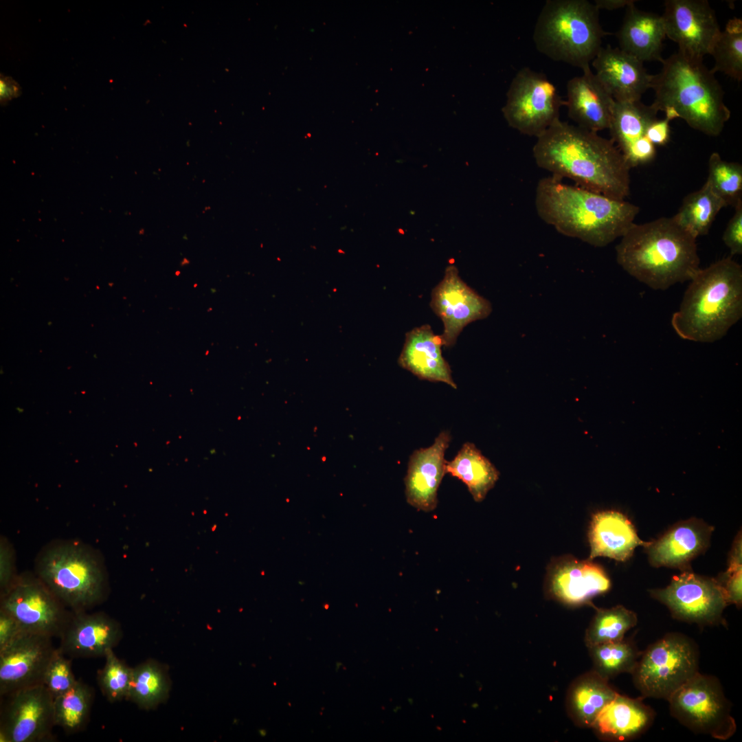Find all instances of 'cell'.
Masks as SVG:
<instances>
[{
  "instance_id": "277c9868",
  "label": "cell",
  "mask_w": 742,
  "mask_h": 742,
  "mask_svg": "<svg viewBox=\"0 0 742 742\" xmlns=\"http://www.w3.org/2000/svg\"><path fill=\"white\" fill-rule=\"evenodd\" d=\"M661 63L662 69L652 80L655 100L651 105L664 111L669 121L682 118L706 135H719L730 117V111L724 103L723 91L715 74L703 60L679 51Z\"/></svg>"
},
{
  "instance_id": "83f0119b",
  "label": "cell",
  "mask_w": 742,
  "mask_h": 742,
  "mask_svg": "<svg viewBox=\"0 0 742 742\" xmlns=\"http://www.w3.org/2000/svg\"><path fill=\"white\" fill-rule=\"evenodd\" d=\"M617 694L607 679L592 670L572 686L567 696L568 711L578 726L591 728L599 712Z\"/></svg>"
},
{
  "instance_id": "2e32d148",
  "label": "cell",
  "mask_w": 742,
  "mask_h": 742,
  "mask_svg": "<svg viewBox=\"0 0 742 742\" xmlns=\"http://www.w3.org/2000/svg\"><path fill=\"white\" fill-rule=\"evenodd\" d=\"M52 638L21 631L0 649V695L43 684L47 666L56 650Z\"/></svg>"
},
{
  "instance_id": "4fadbf2b",
  "label": "cell",
  "mask_w": 742,
  "mask_h": 742,
  "mask_svg": "<svg viewBox=\"0 0 742 742\" xmlns=\"http://www.w3.org/2000/svg\"><path fill=\"white\" fill-rule=\"evenodd\" d=\"M1 710V742H43L52 739L54 699L44 684L8 697Z\"/></svg>"
},
{
  "instance_id": "b9f144b4",
  "label": "cell",
  "mask_w": 742,
  "mask_h": 742,
  "mask_svg": "<svg viewBox=\"0 0 742 742\" xmlns=\"http://www.w3.org/2000/svg\"><path fill=\"white\" fill-rule=\"evenodd\" d=\"M23 631L15 619L0 609V649L5 647Z\"/></svg>"
},
{
  "instance_id": "d6986e66",
  "label": "cell",
  "mask_w": 742,
  "mask_h": 742,
  "mask_svg": "<svg viewBox=\"0 0 742 742\" xmlns=\"http://www.w3.org/2000/svg\"><path fill=\"white\" fill-rule=\"evenodd\" d=\"M550 594L569 605H581L607 592L610 581L598 565L589 560L562 556L550 564L547 576Z\"/></svg>"
},
{
  "instance_id": "6da1fadb",
  "label": "cell",
  "mask_w": 742,
  "mask_h": 742,
  "mask_svg": "<svg viewBox=\"0 0 742 742\" xmlns=\"http://www.w3.org/2000/svg\"><path fill=\"white\" fill-rule=\"evenodd\" d=\"M532 155L538 167L562 180L625 200L630 193V169L611 140L560 119L537 137Z\"/></svg>"
},
{
  "instance_id": "f6af8a7d",
  "label": "cell",
  "mask_w": 742,
  "mask_h": 742,
  "mask_svg": "<svg viewBox=\"0 0 742 742\" xmlns=\"http://www.w3.org/2000/svg\"><path fill=\"white\" fill-rule=\"evenodd\" d=\"M741 534L737 535L729 554L728 567L727 570H735L742 567L741 563Z\"/></svg>"
},
{
  "instance_id": "ab89813d",
  "label": "cell",
  "mask_w": 742,
  "mask_h": 742,
  "mask_svg": "<svg viewBox=\"0 0 742 742\" xmlns=\"http://www.w3.org/2000/svg\"><path fill=\"white\" fill-rule=\"evenodd\" d=\"M722 586L728 604H734L741 607L742 603V567L735 570H727L720 578H717Z\"/></svg>"
},
{
  "instance_id": "cb8c5ba5",
  "label": "cell",
  "mask_w": 742,
  "mask_h": 742,
  "mask_svg": "<svg viewBox=\"0 0 742 742\" xmlns=\"http://www.w3.org/2000/svg\"><path fill=\"white\" fill-rule=\"evenodd\" d=\"M442 343L429 324L416 327L405 335L398 363L420 379L442 382L453 389V381L448 362L442 354Z\"/></svg>"
},
{
  "instance_id": "3957f363",
  "label": "cell",
  "mask_w": 742,
  "mask_h": 742,
  "mask_svg": "<svg viewBox=\"0 0 742 742\" xmlns=\"http://www.w3.org/2000/svg\"><path fill=\"white\" fill-rule=\"evenodd\" d=\"M696 239L673 217L633 223L616 247L617 262L638 281L664 291L699 270Z\"/></svg>"
},
{
  "instance_id": "52a82bcc",
  "label": "cell",
  "mask_w": 742,
  "mask_h": 742,
  "mask_svg": "<svg viewBox=\"0 0 742 742\" xmlns=\"http://www.w3.org/2000/svg\"><path fill=\"white\" fill-rule=\"evenodd\" d=\"M41 581L76 612L100 603L105 592L100 563L88 549L75 543L53 546L38 562Z\"/></svg>"
},
{
  "instance_id": "ac0fdd59",
  "label": "cell",
  "mask_w": 742,
  "mask_h": 742,
  "mask_svg": "<svg viewBox=\"0 0 742 742\" xmlns=\"http://www.w3.org/2000/svg\"><path fill=\"white\" fill-rule=\"evenodd\" d=\"M450 433L444 430L428 447L414 451L409 458L405 478L407 502L430 512L437 506V493L446 473L445 455L449 446Z\"/></svg>"
},
{
  "instance_id": "8d00e7d4",
  "label": "cell",
  "mask_w": 742,
  "mask_h": 742,
  "mask_svg": "<svg viewBox=\"0 0 742 742\" xmlns=\"http://www.w3.org/2000/svg\"><path fill=\"white\" fill-rule=\"evenodd\" d=\"M105 664L98 671L97 679L103 695L111 703L127 699L132 679L133 668L128 666L109 650L104 656Z\"/></svg>"
},
{
  "instance_id": "bcb514c9",
  "label": "cell",
  "mask_w": 742,
  "mask_h": 742,
  "mask_svg": "<svg viewBox=\"0 0 742 742\" xmlns=\"http://www.w3.org/2000/svg\"><path fill=\"white\" fill-rule=\"evenodd\" d=\"M634 1L633 0H596L594 5L598 10L600 9L613 10L626 8Z\"/></svg>"
},
{
  "instance_id": "d4e9b609",
  "label": "cell",
  "mask_w": 742,
  "mask_h": 742,
  "mask_svg": "<svg viewBox=\"0 0 742 742\" xmlns=\"http://www.w3.org/2000/svg\"><path fill=\"white\" fill-rule=\"evenodd\" d=\"M655 713L642 699L618 693L599 712L591 728L600 738L627 741L644 734L652 725Z\"/></svg>"
},
{
  "instance_id": "5b68a950",
  "label": "cell",
  "mask_w": 742,
  "mask_h": 742,
  "mask_svg": "<svg viewBox=\"0 0 742 742\" xmlns=\"http://www.w3.org/2000/svg\"><path fill=\"white\" fill-rule=\"evenodd\" d=\"M742 317V267L732 257L699 269L690 280L671 324L682 339L710 343Z\"/></svg>"
},
{
  "instance_id": "ba28073f",
  "label": "cell",
  "mask_w": 742,
  "mask_h": 742,
  "mask_svg": "<svg viewBox=\"0 0 742 742\" xmlns=\"http://www.w3.org/2000/svg\"><path fill=\"white\" fill-rule=\"evenodd\" d=\"M699 651L688 636L668 633L642 651L631 673L643 697L668 700L699 671Z\"/></svg>"
},
{
  "instance_id": "1f68e13d",
  "label": "cell",
  "mask_w": 742,
  "mask_h": 742,
  "mask_svg": "<svg viewBox=\"0 0 742 742\" xmlns=\"http://www.w3.org/2000/svg\"><path fill=\"white\" fill-rule=\"evenodd\" d=\"M93 701L91 687L77 680L68 691L54 699L55 726L69 734L81 731L89 719Z\"/></svg>"
},
{
  "instance_id": "f1b7e54d",
  "label": "cell",
  "mask_w": 742,
  "mask_h": 742,
  "mask_svg": "<svg viewBox=\"0 0 742 742\" xmlns=\"http://www.w3.org/2000/svg\"><path fill=\"white\" fill-rule=\"evenodd\" d=\"M446 473L463 482L475 502H482L495 486L499 473L473 443L466 442L454 458L447 462Z\"/></svg>"
},
{
  "instance_id": "44dd1931",
  "label": "cell",
  "mask_w": 742,
  "mask_h": 742,
  "mask_svg": "<svg viewBox=\"0 0 742 742\" xmlns=\"http://www.w3.org/2000/svg\"><path fill=\"white\" fill-rule=\"evenodd\" d=\"M713 527L696 518L682 521L644 548L653 567L690 570V562L709 546Z\"/></svg>"
},
{
  "instance_id": "603a6c76",
  "label": "cell",
  "mask_w": 742,
  "mask_h": 742,
  "mask_svg": "<svg viewBox=\"0 0 742 742\" xmlns=\"http://www.w3.org/2000/svg\"><path fill=\"white\" fill-rule=\"evenodd\" d=\"M570 79L566 85L567 115L576 126L598 133L608 129L615 100L592 71Z\"/></svg>"
},
{
  "instance_id": "9a60e30c",
  "label": "cell",
  "mask_w": 742,
  "mask_h": 742,
  "mask_svg": "<svg viewBox=\"0 0 742 742\" xmlns=\"http://www.w3.org/2000/svg\"><path fill=\"white\" fill-rule=\"evenodd\" d=\"M662 17L666 36L677 44L678 51L699 60L710 54L721 31L706 0H666Z\"/></svg>"
},
{
  "instance_id": "d6a6232c",
  "label": "cell",
  "mask_w": 742,
  "mask_h": 742,
  "mask_svg": "<svg viewBox=\"0 0 742 742\" xmlns=\"http://www.w3.org/2000/svg\"><path fill=\"white\" fill-rule=\"evenodd\" d=\"M588 648L593 670L607 680L620 673L631 674L642 653L633 640L625 638Z\"/></svg>"
},
{
  "instance_id": "7a4b0ae2",
  "label": "cell",
  "mask_w": 742,
  "mask_h": 742,
  "mask_svg": "<svg viewBox=\"0 0 742 742\" xmlns=\"http://www.w3.org/2000/svg\"><path fill=\"white\" fill-rule=\"evenodd\" d=\"M535 205L539 218L559 233L594 247L621 238L639 213L638 206L550 176L539 180Z\"/></svg>"
},
{
  "instance_id": "4316f807",
  "label": "cell",
  "mask_w": 742,
  "mask_h": 742,
  "mask_svg": "<svg viewBox=\"0 0 742 742\" xmlns=\"http://www.w3.org/2000/svg\"><path fill=\"white\" fill-rule=\"evenodd\" d=\"M589 559L606 556L620 561L629 559L638 546H646L631 522L622 513L602 511L592 517L589 530Z\"/></svg>"
},
{
  "instance_id": "484cf974",
  "label": "cell",
  "mask_w": 742,
  "mask_h": 742,
  "mask_svg": "<svg viewBox=\"0 0 742 742\" xmlns=\"http://www.w3.org/2000/svg\"><path fill=\"white\" fill-rule=\"evenodd\" d=\"M616 34L619 48L639 60H658L666 37L662 15L639 10L635 1L627 5Z\"/></svg>"
},
{
  "instance_id": "8992f818",
  "label": "cell",
  "mask_w": 742,
  "mask_h": 742,
  "mask_svg": "<svg viewBox=\"0 0 742 742\" xmlns=\"http://www.w3.org/2000/svg\"><path fill=\"white\" fill-rule=\"evenodd\" d=\"M606 34L594 3L547 0L537 17L532 38L540 53L582 69L589 66Z\"/></svg>"
},
{
  "instance_id": "f35d334b",
  "label": "cell",
  "mask_w": 742,
  "mask_h": 742,
  "mask_svg": "<svg viewBox=\"0 0 742 742\" xmlns=\"http://www.w3.org/2000/svg\"><path fill=\"white\" fill-rule=\"evenodd\" d=\"M734 214L723 232L722 240L732 256L742 254V200L734 207Z\"/></svg>"
},
{
  "instance_id": "e575fe53",
  "label": "cell",
  "mask_w": 742,
  "mask_h": 742,
  "mask_svg": "<svg viewBox=\"0 0 742 742\" xmlns=\"http://www.w3.org/2000/svg\"><path fill=\"white\" fill-rule=\"evenodd\" d=\"M715 59L713 74L723 72L740 82L742 80V21L730 19L716 41L710 53Z\"/></svg>"
},
{
  "instance_id": "9c48e42d",
  "label": "cell",
  "mask_w": 742,
  "mask_h": 742,
  "mask_svg": "<svg viewBox=\"0 0 742 742\" xmlns=\"http://www.w3.org/2000/svg\"><path fill=\"white\" fill-rule=\"evenodd\" d=\"M667 701L672 717L695 734L726 741L737 731L732 704L714 675L698 672Z\"/></svg>"
},
{
  "instance_id": "30bf717a",
  "label": "cell",
  "mask_w": 742,
  "mask_h": 742,
  "mask_svg": "<svg viewBox=\"0 0 742 742\" xmlns=\"http://www.w3.org/2000/svg\"><path fill=\"white\" fill-rule=\"evenodd\" d=\"M563 105L565 101L546 75L524 67L510 84L502 113L511 128L537 137L560 119Z\"/></svg>"
},
{
  "instance_id": "7bdbcfd3",
  "label": "cell",
  "mask_w": 742,
  "mask_h": 742,
  "mask_svg": "<svg viewBox=\"0 0 742 742\" xmlns=\"http://www.w3.org/2000/svg\"><path fill=\"white\" fill-rule=\"evenodd\" d=\"M669 122L666 118L656 119L647 128L646 137L654 146H663L669 141Z\"/></svg>"
},
{
  "instance_id": "5bb4252c",
  "label": "cell",
  "mask_w": 742,
  "mask_h": 742,
  "mask_svg": "<svg viewBox=\"0 0 742 742\" xmlns=\"http://www.w3.org/2000/svg\"><path fill=\"white\" fill-rule=\"evenodd\" d=\"M429 305L442 322L440 337L445 347L455 345L466 326L486 318L492 311L490 302L460 278L454 265L445 269L442 280L431 291Z\"/></svg>"
},
{
  "instance_id": "8fae6325",
  "label": "cell",
  "mask_w": 742,
  "mask_h": 742,
  "mask_svg": "<svg viewBox=\"0 0 742 742\" xmlns=\"http://www.w3.org/2000/svg\"><path fill=\"white\" fill-rule=\"evenodd\" d=\"M649 593L675 619L700 626L725 624L723 611L728 604L717 578L684 571L674 576L666 587Z\"/></svg>"
},
{
  "instance_id": "e0dca14e",
  "label": "cell",
  "mask_w": 742,
  "mask_h": 742,
  "mask_svg": "<svg viewBox=\"0 0 742 742\" xmlns=\"http://www.w3.org/2000/svg\"><path fill=\"white\" fill-rule=\"evenodd\" d=\"M657 113L651 104L640 100L615 101L608 130L631 168L650 163L656 155L655 146L647 138L646 131L657 119Z\"/></svg>"
},
{
  "instance_id": "60d3db41",
  "label": "cell",
  "mask_w": 742,
  "mask_h": 742,
  "mask_svg": "<svg viewBox=\"0 0 742 742\" xmlns=\"http://www.w3.org/2000/svg\"><path fill=\"white\" fill-rule=\"evenodd\" d=\"M14 559L8 543L1 539L0 543V586L1 594L14 582Z\"/></svg>"
},
{
  "instance_id": "ffe728a7",
  "label": "cell",
  "mask_w": 742,
  "mask_h": 742,
  "mask_svg": "<svg viewBox=\"0 0 742 742\" xmlns=\"http://www.w3.org/2000/svg\"><path fill=\"white\" fill-rule=\"evenodd\" d=\"M596 78L616 102L640 101L653 75L643 63L619 47H601L592 61Z\"/></svg>"
},
{
  "instance_id": "ee69618b",
  "label": "cell",
  "mask_w": 742,
  "mask_h": 742,
  "mask_svg": "<svg viewBox=\"0 0 742 742\" xmlns=\"http://www.w3.org/2000/svg\"><path fill=\"white\" fill-rule=\"evenodd\" d=\"M20 86L11 78L1 75L0 101L4 104L20 95Z\"/></svg>"
},
{
  "instance_id": "d590c367",
  "label": "cell",
  "mask_w": 742,
  "mask_h": 742,
  "mask_svg": "<svg viewBox=\"0 0 742 742\" xmlns=\"http://www.w3.org/2000/svg\"><path fill=\"white\" fill-rule=\"evenodd\" d=\"M708 175L706 182L726 206L734 207L742 200V166L737 162L721 159L713 153L708 160Z\"/></svg>"
},
{
  "instance_id": "f546056e",
  "label": "cell",
  "mask_w": 742,
  "mask_h": 742,
  "mask_svg": "<svg viewBox=\"0 0 742 742\" xmlns=\"http://www.w3.org/2000/svg\"><path fill=\"white\" fill-rule=\"evenodd\" d=\"M725 207L723 201L705 182L700 189L684 197L673 217L678 225L697 238L708 233L717 215Z\"/></svg>"
},
{
  "instance_id": "7c38bea8",
  "label": "cell",
  "mask_w": 742,
  "mask_h": 742,
  "mask_svg": "<svg viewBox=\"0 0 742 742\" xmlns=\"http://www.w3.org/2000/svg\"><path fill=\"white\" fill-rule=\"evenodd\" d=\"M12 616L23 631L60 637L70 618L61 601L42 581H14L1 594V608Z\"/></svg>"
},
{
  "instance_id": "836d02e7",
  "label": "cell",
  "mask_w": 742,
  "mask_h": 742,
  "mask_svg": "<svg viewBox=\"0 0 742 742\" xmlns=\"http://www.w3.org/2000/svg\"><path fill=\"white\" fill-rule=\"evenodd\" d=\"M638 622L636 614L622 605L609 609H597L586 630L585 641L587 647L615 642L625 638V633Z\"/></svg>"
},
{
  "instance_id": "74e56055",
  "label": "cell",
  "mask_w": 742,
  "mask_h": 742,
  "mask_svg": "<svg viewBox=\"0 0 742 742\" xmlns=\"http://www.w3.org/2000/svg\"><path fill=\"white\" fill-rule=\"evenodd\" d=\"M76 682L71 660L59 648L56 649L45 671L43 684L55 699L68 691Z\"/></svg>"
},
{
  "instance_id": "7402d4cb",
  "label": "cell",
  "mask_w": 742,
  "mask_h": 742,
  "mask_svg": "<svg viewBox=\"0 0 742 742\" xmlns=\"http://www.w3.org/2000/svg\"><path fill=\"white\" fill-rule=\"evenodd\" d=\"M122 636L120 625L108 615L76 612L60 637L59 649L73 657H104Z\"/></svg>"
},
{
  "instance_id": "4dcf8cb0",
  "label": "cell",
  "mask_w": 742,
  "mask_h": 742,
  "mask_svg": "<svg viewBox=\"0 0 742 742\" xmlns=\"http://www.w3.org/2000/svg\"><path fill=\"white\" fill-rule=\"evenodd\" d=\"M168 691V675L164 668L158 662L150 660L133 668L126 699L140 708L150 710L162 703Z\"/></svg>"
}]
</instances>
